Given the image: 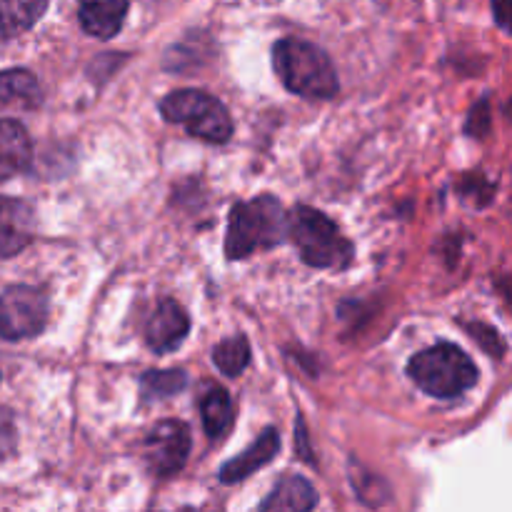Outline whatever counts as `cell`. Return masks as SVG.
<instances>
[{
  "label": "cell",
  "mask_w": 512,
  "mask_h": 512,
  "mask_svg": "<svg viewBox=\"0 0 512 512\" xmlns=\"http://www.w3.org/2000/svg\"><path fill=\"white\" fill-rule=\"evenodd\" d=\"M288 238V213L273 195L238 203L230 210L228 233H225V255L230 260H243L248 255L270 250Z\"/></svg>",
  "instance_id": "1"
},
{
  "label": "cell",
  "mask_w": 512,
  "mask_h": 512,
  "mask_svg": "<svg viewBox=\"0 0 512 512\" xmlns=\"http://www.w3.org/2000/svg\"><path fill=\"white\" fill-rule=\"evenodd\" d=\"M273 65L290 93L315 100H328L338 95V73H335L328 53L308 40H278L273 45Z\"/></svg>",
  "instance_id": "2"
},
{
  "label": "cell",
  "mask_w": 512,
  "mask_h": 512,
  "mask_svg": "<svg viewBox=\"0 0 512 512\" xmlns=\"http://www.w3.org/2000/svg\"><path fill=\"white\" fill-rule=\"evenodd\" d=\"M288 238L310 268L340 270L353 260V245L338 225L320 210L298 205L288 218Z\"/></svg>",
  "instance_id": "3"
},
{
  "label": "cell",
  "mask_w": 512,
  "mask_h": 512,
  "mask_svg": "<svg viewBox=\"0 0 512 512\" xmlns=\"http://www.w3.org/2000/svg\"><path fill=\"white\" fill-rule=\"evenodd\" d=\"M408 375L423 393L433 398H460L478 383V368L458 345L440 343L415 355Z\"/></svg>",
  "instance_id": "4"
},
{
  "label": "cell",
  "mask_w": 512,
  "mask_h": 512,
  "mask_svg": "<svg viewBox=\"0 0 512 512\" xmlns=\"http://www.w3.org/2000/svg\"><path fill=\"white\" fill-rule=\"evenodd\" d=\"M160 113L168 123H178L190 135L208 143H225L233 135V120L215 95L203 90H173L160 103Z\"/></svg>",
  "instance_id": "5"
},
{
  "label": "cell",
  "mask_w": 512,
  "mask_h": 512,
  "mask_svg": "<svg viewBox=\"0 0 512 512\" xmlns=\"http://www.w3.org/2000/svg\"><path fill=\"white\" fill-rule=\"evenodd\" d=\"M45 323H48V300L38 288L13 285L0 293V338H35L43 333Z\"/></svg>",
  "instance_id": "6"
},
{
  "label": "cell",
  "mask_w": 512,
  "mask_h": 512,
  "mask_svg": "<svg viewBox=\"0 0 512 512\" xmlns=\"http://www.w3.org/2000/svg\"><path fill=\"white\" fill-rule=\"evenodd\" d=\"M190 453V430L180 420H163L145 438V460L158 478L180 473Z\"/></svg>",
  "instance_id": "7"
},
{
  "label": "cell",
  "mask_w": 512,
  "mask_h": 512,
  "mask_svg": "<svg viewBox=\"0 0 512 512\" xmlns=\"http://www.w3.org/2000/svg\"><path fill=\"white\" fill-rule=\"evenodd\" d=\"M35 218L25 200L0 195V260L23 253L33 243Z\"/></svg>",
  "instance_id": "8"
},
{
  "label": "cell",
  "mask_w": 512,
  "mask_h": 512,
  "mask_svg": "<svg viewBox=\"0 0 512 512\" xmlns=\"http://www.w3.org/2000/svg\"><path fill=\"white\" fill-rule=\"evenodd\" d=\"M188 330L190 318L183 305L175 303L173 298H163L155 305L153 315H150L145 338H148V345L155 353H170V350L183 343Z\"/></svg>",
  "instance_id": "9"
},
{
  "label": "cell",
  "mask_w": 512,
  "mask_h": 512,
  "mask_svg": "<svg viewBox=\"0 0 512 512\" xmlns=\"http://www.w3.org/2000/svg\"><path fill=\"white\" fill-rule=\"evenodd\" d=\"M128 15V0H80L78 18L88 35L98 40H110L120 33Z\"/></svg>",
  "instance_id": "10"
},
{
  "label": "cell",
  "mask_w": 512,
  "mask_h": 512,
  "mask_svg": "<svg viewBox=\"0 0 512 512\" xmlns=\"http://www.w3.org/2000/svg\"><path fill=\"white\" fill-rule=\"evenodd\" d=\"M278 450H280L278 430L273 428L263 430V435H260L258 443H255L253 448H248L245 453H240L238 458H233L230 463H225L223 468H220V480H223L225 485L240 483V480H245L248 475L258 473L260 468H265V465L278 455Z\"/></svg>",
  "instance_id": "11"
},
{
  "label": "cell",
  "mask_w": 512,
  "mask_h": 512,
  "mask_svg": "<svg viewBox=\"0 0 512 512\" xmlns=\"http://www.w3.org/2000/svg\"><path fill=\"white\" fill-rule=\"evenodd\" d=\"M33 160L28 130L15 120H0V183L28 170Z\"/></svg>",
  "instance_id": "12"
},
{
  "label": "cell",
  "mask_w": 512,
  "mask_h": 512,
  "mask_svg": "<svg viewBox=\"0 0 512 512\" xmlns=\"http://www.w3.org/2000/svg\"><path fill=\"white\" fill-rule=\"evenodd\" d=\"M318 505V493L313 485L300 475H285L260 512H310Z\"/></svg>",
  "instance_id": "13"
},
{
  "label": "cell",
  "mask_w": 512,
  "mask_h": 512,
  "mask_svg": "<svg viewBox=\"0 0 512 512\" xmlns=\"http://www.w3.org/2000/svg\"><path fill=\"white\" fill-rule=\"evenodd\" d=\"M48 10V0H0V38H15L33 28Z\"/></svg>",
  "instance_id": "14"
},
{
  "label": "cell",
  "mask_w": 512,
  "mask_h": 512,
  "mask_svg": "<svg viewBox=\"0 0 512 512\" xmlns=\"http://www.w3.org/2000/svg\"><path fill=\"white\" fill-rule=\"evenodd\" d=\"M43 100L38 78L30 70L13 68L0 73V103L18 105V108H35Z\"/></svg>",
  "instance_id": "15"
},
{
  "label": "cell",
  "mask_w": 512,
  "mask_h": 512,
  "mask_svg": "<svg viewBox=\"0 0 512 512\" xmlns=\"http://www.w3.org/2000/svg\"><path fill=\"white\" fill-rule=\"evenodd\" d=\"M200 413H203V428L208 433V438H223L230 425H233V403H230L228 390L220 388V385H213L203 395Z\"/></svg>",
  "instance_id": "16"
},
{
  "label": "cell",
  "mask_w": 512,
  "mask_h": 512,
  "mask_svg": "<svg viewBox=\"0 0 512 512\" xmlns=\"http://www.w3.org/2000/svg\"><path fill=\"white\" fill-rule=\"evenodd\" d=\"M213 363L218 365L220 373L230 375V378L240 375L250 363L248 340L238 335V338H228L223 343H218L213 350Z\"/></svg>",
  "instance_id": "17"
},
{
  "label": "cell",
  "mask_w": 512,
  "mask_h": 512,
  "mask_svg": "<svg viewBox=\"0 0 512 512\" xmlns=\"http://www.w3.org/2000/svg\"><path fill=\"white\" fill-rule=\"evenodd\" d=\"M188 378L183 370H153V373L143 375V388L145 398H173L175 393L185 390Z\"/></svg>",
  "instance_id": "18"
},
{
  "label": "cell",
  "mask_w": 512,
  "mask_h": 512,
  "mask_svg": "<svg viewBox=\"0 0 512 512\" xmlns=\"http://www.w3.org/2000/svg\"><path fill=\"white\" fill-rule=\"evenodd\" d=\"M495 18H498L500 28H508V0H493Z\"/></svg>",
  "instance_id": "19"
},
{
  "label": "cell",
  "mask_w": 512,
  "mask_h": 512,
  "mask_svg": "<svg viewBox=\"0 0 512 512\" xmlns=\"http://www.w3.org/2000/svg\"><path fill=\"white\" fill-rule=\"evenodd\" d=\"M180 512H195V510H180Z\"/></svg>",
  "instance_id": "20"
}]
</instances>
